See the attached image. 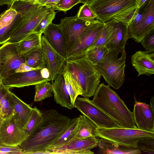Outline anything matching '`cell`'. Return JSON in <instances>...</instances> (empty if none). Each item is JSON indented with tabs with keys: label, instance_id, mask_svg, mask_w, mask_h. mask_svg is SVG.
I'll list each match as a JSON object with an SVG mask.
<instances>
[{
	"label": "cell",
	"instance_id": "44dd1931",
	"mask_svg": "<svg viewBox=\"0 0 154 154\" xmlns=\"http://www.w3.org/2000/svg\"><path fill=\"white\" fill-rule=\"evenodd\" d=\"M52 85L54 99L56 103L70 109L74 108L71 102L62 74H59L57 76Z\"/></svg>",
	"mask_w": 154,
	"mask_h": 154
},
{
	"label": "cell",
	"instance_id": "ba28073f",
	"mask_svg": "<svg viewBox=\"0 0 154 154\" xmlns=\"http://www.w3.org/2000/svg\"><path fill=\"white\" fill-rule=\"evenodd\" d=\"M27 138L25 129L22 127L14 112L2 119L0 126V141L2 145L18 146Z\"/></svg>",
	"mask_w": 154,
	"mask_h": 154
},
{
	"label": "cell",
	"instance_id": "ac0fdd59",
	"mask_svg": "<svg viewBox=\"0 0 154 154\" xmlns=\"http://www.w3.org/2000/svg\"><path fill=\"white\" fill-rule=\"evenodd\" d=\"M106 23L112 26V39L106 46L109 49H125L126 42L130 38L128 26L115 20Z\"/></svg>",
	"mask_w": 154,
	"mask_h": 154
},
{
	"label": "cell",
	"instance_id": "74e56055",
	"mask_svg": "<svg viewBox=\"0 0 154 154\" xmlns=\"http://www.w3.org/2000/svg\"><path fill=\"white\" fill-rule=\"evenodd\" d=\"M76 16L78 19L86 21H93L96 20V17L89 5L86 4L80 7Z\"/></svg>",
	"mask_w": 154,
	"mask_h": 154
},
{
	"label": "cell",
	"instance_id": "7c38bea8",
	"mask_svg": "<svg viewBox=\"0 0 154 154\" xmlns=\"http://www.w3.org/2000/svg\"><path fill=\"white\" fill-rule=\"evenodd\" d=\"M94 20H83L78 19L76 15L61 19L57 25L64 36L66 54L85 29Z\"/></svg>",
	"mask_w": 154,
	"mask_h": 154
},
{
	"label": "cell",
	"instance_id": "484cf974",
	"mask_svg": "<svg viewBox=\"0 0 154 154\" xmlns=\"http://www.w3.org/2000/svg\"><path fill=\"white\" fill-rule=\"evenodd\" d=\"M9 89L2 84L0 85V109L2 119L7 117L14 112L11 92Z\"/></svg>",
	"mask_w": 154,
	"mask_h": 154
},
{
	"label": "cell",
	"instance_id": "d590c367",
	"mask_svg": "<svg viewBox=\"0 0 154 154\" xmlns=\"http://www.w3.org/2000/svg\"><path fill=\"white\" fill-rule=\"evenodd\" d=\"M41 6L38 4H33L19 0L15 1L11 7L17 13L23 16L37 9Z\"/></svg>",
	"mask_w": 154,
	"mask_h": 154
},
{
	"label": "cell",
	"instance_id": "816d5d0a",
	"mask_svg": "<svg viewBox=\"0 0 154 154\" xmlns=\"http://www.w3.org/2000/svg\"><path fill=\"white\" fill-rule=\"evenodd\" d=\"M2 116L1 115V114H0V122L2 120Z\"/></svg>",
	"mask_w": 154,
	"mask_h": 154
},
{
	"label": "cell",
	"instance_id": "e0dca14e",
	"mask_svg": "<svg viewBox=\"0 0 154 154\" xmlns=\"http://www.w3.org/2000/svg\"><path fill=\"white\" fill-rule=\"evenodd\" d=\"M132 112L137 128L154 133V111L149 105L136 101Z\"/></svg>",
	"mask_w": 154,
	"mask_h": 154
},
{
	"label": "cell",
	"instance_id": "11a10c76",
	"mask_svg": "<svg viewBox=\"0 0 154 154\" xmlns=\"http://www.w3.org/2000/svg\"><path fill=\"white\" fill-rule=\"evenodd\" d=\"M18 0H14V2L15 1H18Z\"/></svg>",
	"mask_w": 154,
	"mask_h": 154
},
{
	"label": "cell",
	"instance_id": "603a6c76",
	"mask_svg": "<svg viewBox=\"0 0 154 154\" xmlns=\"http://www.w3.org/2000/svg\"><path fill=\"white\" fill-rule=\"evenodd\" d=\"M11 96L14 112L22 127L25 129L31 115L32 108L11 92Z\"/></svg>",
	"mask_w": 154,
	"mask_h": 154
},
{
	"label": "cell",
	"instance_id": "836d02e7",
	"mask_svg": "<svg viewBox=\"0 0 154 154\" xmlns=\"http://www.w3.org/2000/svg\"><path fill=\"white\" fill-rule=\"evenodd\" d=\"M42 117V112L36 107L32 108L31 115L24 129L27 138L33 132L38 125Z\"/></svg>",
	"mask_w": 154,
	"mask_h": 154
},
{
	"label": "cell",
	"instance_id": "f907efd6",
	"mask_svg": "<svg viewBox=\"0 0 154 154\" xmlns=\"http://www.w3.org/2000/svg\"><path fill=\"white\" fill-rule=\"evenodd\" d=\"M23 1L33 4H36L37 0H20Z\"/></svg>",
	"mask_w": 154,
	"mask_h": 154
},
{
	"label": "cell",
	"instance_id": "7dc6e473",
	"mask_svg": "<svg viewBox=\"0 0 154 154\" xmlns=\"http://www.w3.org/2000/svg\"><path fill=\"white\" fill-rule=\"evenodd\" d=\"M147 0H137V4L139 8Z\"/></svg>",
	"mask_w": 154,
	"mask_h": 154
},
{
	"label": "cell",
	"instance_id": "277c9868",
	"mask_svg": "<svg viewBox=\"0 0 154 154\" xmlns=\"http://www.w3.org/2000/svg\"><path fill=\"white\" fill-rule=\"evenodd\" d=\"M62 71L69 73L77 82L81 87L83 97L89 98L94 95L100 84L101 75L85 55L76 59H66Z\"/></svg>",
	"mask_w": 154,
	"mask_h": 154
},
{
	"label": "cell",
	"instance_id": "5b68a950",
	"mask_svg": "<svg viewBox=\"0 0 154 154\" xmlns=\"http://www.w3.org/2000/svg\"><path fill=\"white\" fill-rule=\"evenodd\" d=\"M125 49H109L104 58L94 66L108 85L116 89L120 88L125 80Z\"/></svg>",
	"mask_w": 154,
	"mask_h": 154
},
{
	"label": "cell",
	"instance_id": "8fae6325",
	"mask_svg": "<svg viewBox=\"0 0 154 154\" xmlns=\"http://www.w3.org/2000/svg\"><path fill=\"white\" fill-rule=\"evenodd\" d=\"M139 8L143 14L140 20L137 24L128 26L130 38L137 43L154 30V0H147Z\"/></svg>",
	"mask_w": 154,
	"mask_h": 154
},
{
	"label": "cell",
	"instance_id": "bcb514c9",
	"mask_svg": "<svg viewBox=\"0 0 154 154\" xmlns=\"http://www.w3.org/2000/svg\"><path fill=\"white\" fill-rule=\"evenodd\" d=\"M14 2V0H0V5H6L9 8Z\"/></svg>",
	"mask_w": 154,
	"mask_h": 154
},
{
	"label": "cell",
	"instance_id": "db71d44e",
	"mask_svg": "<svg viewBox=\"0 0 154 154\" xmlns=\"http://www.w3.org/2000/svg\"><path fill=\"white\" fill-rule=\"evenodd\" d=\"M1 109H0V114H1Z\"/></svg>",
	"mask_w": 154,
	"mask_h": 154
},
{
	"label": "cell",
	"instance_id": "9c48e42d",
	"mask_svg": "<svg viewBox=\"0 0 154 154\" xmlns=\"http://www.w3.org/2000/svg\"><path fill=\"white\" fill-rule=\"evenodd\" d=\"M104 24L98 20H95L85 29L67 53L66 59H76L85 56L87 49L96 39Z\"/></svg>",
	"mask_w": 154,
	"mask_h": 154
},
{
	"label": "cell",
	"instance_id": "ab89813d",
	"mask_svg": "<svg viewBox=\"0 0 154 154\" xmlns=\"http://www.w3.org/2000/svg\"><path fill=\"white\" fill-rule=\"evenodd\" d=\"M80 0H60L51 8L55 10L66 12L74 6L80 3Z\"/></svg>",
	"mask_w": 154,
	"mask_h": 154
},
{
	"label": "cell",
	"instance_id": "9a60e30c",
	"mask_svg": "<svg viewBox=\"0 0 154 154\" xmlns=\"http://www.w3.org/2000/svg\"><path fill=\"white\" fill-rule=\"evenodd\" d=\"M41 69L25 72H15L2 79V83L4 86L10 89L35 85L51 81V79H45L42 77L40 73Z\"/></svg>",
	"mask_w": 154,
	"mask_h": 154
},
{
	"label": "cell",
	"instance_id": "30bf717a",
	"mask_svg": "<svg viewBox=\"0 0 154 154\" xmlns=\"http://www.w3.org/2000/svg\"><path fill=\"white\" fill-rule=\"evenodd\" d=\"M17 44L7 42L0 47V71L2 79L15 72L20 65L25 63L24 57L17 51Z\"/></svg>",
	"mask_w": 154,
	"mask_h": 154
},
{
	"label": "cell",
	"instance_id": "4316f807",
	"mask_svg": "<svg viewBox=\"0 0 154 154\" xmlns=\"http://www.w3.org/2000/svg\"><path fill=\"white\" fill-rule=\"evenodd\" d=\"M79 117L71 119L67 128L56 141L51 146L48 151L59 147L75 137Z\"/></svg>",
	"mask_w": 154,
	"mask_h": 154
},
{
	"label": "cell",
	"instance_id": "d6986e66",
	"mask_svg": "<svg viewBox=\"0 0 154 154\" xmlns=\"http://www.w3.org/2000/svg\"><path fill=\"white\" fill-rule=\"evenodd\" d=\"M132 65L138 73V76L154 74V53L138 51L131 56Z\"/></svg>",
	"mask_w": 154,
	"mask_h": 154
},
{
	"label": "cell",
	"instance_id": "f35d334b",
	"mask_svg": "<svg viewBox=\"0 0 154 154\" xmlns=\"http://www.w3.org/2000/svg\"><path fill=\"white\" fill-rule=\"evenodd\" d=\"M137 148L141 151L150 154H154V138H146L139 140Z\"/></svg>",
	"mask_w": 154,
	"mask_h": 154
},
{
	"label": "cell",
	"instance_id": "d4e9b609",
	"mask_svg": "<svg viewBox=\"0 0 154 154\" xmlns=\"http://www.w3.org/2000/svg\"><path fill=\"white\" fill-rule=\"evenodd\" d=\"M76 128L75 137H96L97 126L89 118L83 115H80Z\"/></svg>",
	"mask_w": 154,
	"mask_h": 154
},
{
	"label": "cell",
	"instance_id": "f1b7e54d",
	"mask_svg": "<svg viewBox=\"0 0 154 154\" xmlns=\"http://www.w3.org/2000/svg\"><path fill=\"white\" fill-rule=\"evenodd\" d=\"M25 63L34 68L39 69L46 66L41 48L33 51L23 56Z\"/></svg>",
	"mask_w": 154,
	"mask_h": 154
},
{
	"label": "cell",
	"instance_id": "1f68e13d",
	"mask_svg": "<svg viewBox=\"0 0 154 154\" xmlns=\"http://www.w3.org/2000/svg\"><path fill=\"white\" fill-rule=\"evenodd\" d=\"M52 85L49 82H46L35 85L34 101H41L53 96Z\"/></svg>",
	"mask_w": 154,
	"mask_h": 154
},
{
	"label": "cell",
	"instance_id": "e575fe53",
	"mask_svg": "<svg viewBox=\"0 0 154 154\" xmlns=\"http://www.w3.org/2000/svg\"><path fill=\"white\" fill-rule=\"evenodd\" d=\"M56 13L54 10L49 8L34 30L33 32L42 35L46 27L52 23Z\"/></svg>",
	"mask_w": 154,
	"mask_h": 154
},
{
	"label": "cell",
	"instance_id": "f546056e",
	"mask_svg": "<svg viewBox=\"0 0 154 154\" xmlns=\"http://www.w3.org/2000/svg\"><path fill=\"white\" fill-rule=\"evenodd\" d=\"M109 51L106 45L97 47L87 51L85 56L91 64L95 66L104 58Z\"/></svg>",
	"mask_w": 154,
	"mask_h": 154
},
{
	"label": "cell",
	"instance_id": "52a82bcc",
	"mask_svg": "<svg viewBox=\"0 0 154 154\" xmlns=\"http://www.w3.org/2000/svg\"><path fill=\"white\" fill-rule=\"evenodd\" d=\"M74 105V108L87 117L98 127L111 128L121 127L116 122L95 105L89 98L77 97Z\"/></svg>",
	"mask_w": 154,
	"mask_h": 154
},
{
	"label": "cell",
	"instance_id": "681fc988",
	"mask_svg": "<svg viewBox=\"0 0 154 154\" xmlns=\"http://www.w3.org/2000/svg\"><path fill=\"white\" fill-rule=\"evenodd\" d=\"M93 0H80V3L84 4H86L89 5Z\"/></svg>",
	"mask_w": 154,
	"mask_h": 154
},
{
	"label": "cell",
	"instance_id": "b9f144b4",
	"mask_svg": "<svg viewBox=\"0 0 154 154\" xmlns=\"http://www.w3.org/2000/svg\"><path fill=\"white\" fill-rule=\"evenodd\" d=\"M24 151L18 146L13 147L5 145L0 146V154H23Z\"/></svg>",
	"mask_w": 154,
	"mask_h": 154
},
{
	"label": "cell",
	"instance_id": "6da1fadb",
	"mask_svg": "<svg viewBox=\"0 0 154 154\" xmlns=\"http://www.w3.org/2000/svg\"><path fill=\"white\" fill-rule=\"evenodd\" d=\"M42 112L38 125L19 146L23 154H51L48 149L66 129L71 120L54 109Z\"/></svg>",
	"mask_w": 154,
	"mask_h": 154
},
{
	"label": "cell",
	"instance_id": "cb8c5ba5",
	"mask_svg": "<svg viewBox=\"0 0 154 154\" xmlns=\"http://www.w3.org/2000/svg\"><path fill=\"white\" fill-rule=\"evenodd\" d=\"M42 35L32 32L17 42V48L19 54L23 56L41 48Z\"/></svg>",
	"mask_w": 154,
	"mask_h": 154
},
{
	"label": "cell",
	"instance_id": "8d00e7d4",
	"mask_svg": "<svg viewBox=\"0 0 154 154\" xmlns=\"http://www.w3.org/2000/svg\"><path fill=\"white\" fill-rule=\"evenodd\" d=\"M18 13L11 7L0 15V29L6 27L14 20Z\"/></svg>",
	"mask_w": 154,
	"mask_h": 154
},
{
	"label": "cell",
	"instance_id": "4fadbf2b",
	"mask_svg": "<svg viewBox=\"0 0 154 154\" xmlns=\"http://www.w3.org/2000/svg\"><path fill=\"white\" fill-rule=\"evenodd\" d=\"M49 8L41 6L37 9L22 16V19L7 42H18L33 31Z\"/></svg>",
	"mask_w": 154,
	"mask_h": 154
},
{
	"label": "cell",
	"instance_id": "d6a6232c",
	"mask_svg": "<svg viewBox=\"0 0 154 154\" xmlns=\"http://www.w3.org/2000/svg\"><path fill=\"white\" fill-rule=\"evenodd\" d=\"M22 15L18 13L14 20L10 24L0 29V45L6 43L18 26L22 19Z\"/></svg>",
	"mask_w": 154,
	"mask_h": 154
},
{
	"label": "cell",
	"instance_id": "4dcf8cb0",
	"mask_svg": "<svg viewBox=\"0 0 154 154\" xmlns=\"http://www.w3.org/2000/svg\"><path fill=\"white\" fill-rule=\"evenodd\" d=\"M112 28L111 25L107 23H104L100 32L87 51L95 47L106 45L112 39Z\"/></svg>",
	"mask_w": 154,
	"mask_h": 154
},
{
	"label": "cell",
	"instance_id": "c3c4849f",
	"mask_svg": "<svg viewBox=\"0 0 154 154\" xmlns=\"http://www.w3.org/2000/svg\"><path fill=\"white\" fill-rule=\"evenodd\" d=\"M150 106L152 109L154 111V96H153L150 100Z\"/></svg>",
	"mask_w": 154,
	"mask_h": 154
},
{
	"label": "cell",
	"instance_id": "3957f363",
	"mask_svg": "<svg viewBox=\"0 0 154 154\" xmlns=\"http://www.w3.org/2000/svg\"><path fill=\"white\" fill-rule=\"evenodd\" d=\"M89 5L102 22L115 20L128 26L139 9L137 0H93Z\"/></svg>",
	"mask_w": 154,
	"mask_h": 154
},
{
	"label": "cell",
	"instance_id": "7bdbcfd3",
	"mask_svg": "<svg viewBox=\"0 0 154 154\" xmlns=\"http://www.w3.org/2000/svg\"><path fill=\"white\" fill-rule=\"evenodd\" d=\"M60 0H37L36 4L48 8H52L56 5Z\"/></svg>",
	"mask_w": 154,
	"mask_h": 154
},
{
	"label": "cell",
	"instance_id": "ffe728a7",
	"mask_svg": "<svg viewBox=\"0 0 154 154\" xmlns=\"http://www.w3.org/2000/svg\"><path fill=\"white\" fill-rule=\"evenodd\" d=\"M43 33V36L52 47L65 57L66 52L65 39L58 25L51 23L46 27Z\"/></svg>",
	"mask_w": 154,
	"mask_h": 154
},
{
	"label": "cell",
	"instance_id": "7a4b0ae2",
	"mask_svg": "<svg viewBox=\"0 0 154 154\" xmlns=\"http://www.w3.org/2000/svg\"><path fill=\"white\" fill-rule=\"evenodd\" d=\"M92 102L116 122L121 127L137 128L133 112L110 86L102 83L95 92Z\"/></svg>",
	"mask_w": 154,
	"mask_h": 154
},
{
	"label": "cell",
	"instance_id": "f5cc1de1",
	"mask_svg": "<svg viewBox=\"0 0 154 154\" xmlns=\"http://www.w3.org/2000/svg\"><path fill=\"white\" fill-rule=\"evenodd\" d=\"M1 121H0V125H1ZM2 145H2L1 144V142H0V146H2Z\"/></svg>",
	"mask_w": 154,
	"mask_h": 154
},
{
	"label": "cell",
	"instance_id": "ee69618b",
	"mask_svg": "<svg viewBox=\"0 0 154 154\" xmlns=\"http://www.w3.org/2000/svg\"><path fill=\"white\" fill-rule=\"evenodd\" d=\"M37 69L31 67L25 63L21 64L18 68L16 70L15 72H22L29 71Z\"/></svg>",
	"mask_w": 154,
	"mask_h": 154
},
{
	"label": "cell",
	"instance_id": "7402d4cb",
	"mask_svg": "<svg viewBox=\"0 0 154 154\" xmlns=\"http://www.w3.org/2000/svg\"><path fill=\"white\" fill-rule=\"evenodd\" d=\"M98 146L101 152L104 154H137L142 153L137 148L122 145L103 138L99 139Z\"/></svg>",
	"mask_w": 154,
	"mask_h": 154
},
{
	"label": "cell",
	"instance_id": "83f0119b",
	"mask_svg": "<svg viewBox=\"0 0 154 154\" xmlns=\"http://www.w3.org/2000/svg\"><path fill=\"white\" fill-rule=\"evenodd\" d=\"M63 75L66 88L69 93L71 102L73 105L75 101L79 95H82V90L79 84L67 72L62 71L61 73Z\"/></svg>",
	"mask_w": 154,
	"mask_h": 154
},
{
	"label": "cell",
	"instance_id": "60d3db41",
	"mask_svg": "<svg viewBox=\"0 0 154 154\" xmlns=\"http://www.w3.org/2000/svg\"><path fill=\"white\" fill-rule=\"evenodd\" d=\"M140 42L148 53L154 52V30L147 35Z\"/></svg>",
	"mask_w": 154,
	"mask_h": 154
},
{
	"label": "cell",
	"instance_id": "2e32d148",
	"mask_svg": "<svg viewBox=\"0 0 154 154\" xmlns=\"http://www.w3.org/2000/svg\"><path fill=\"white\" fill-rule=\"evenodd\" d=\"M41 48L52 82L61 73L66 59L52 47L43 35L41 37Z\"/></svg>",
	"mask_w": 154,
	"mask_h": 154
},
{
	"label": "cell",
	"instance_id": "f6af8a7d",
	"mask_svg": "<svg viewBox=\"0 0 154 154\" xmlns=\"http://www.w3.org/2000/svg\"><path fill=\"white\" fill-rule=\"evenodd\" d=\"M40 73L42 78L45 79H51L49 71L46 66L41 68Z\"/></svg>",
	"mask_w": 154,
	"mask_h": 154
},
{
	"label": "cell",
	"instance_id": "5bb4252c",
	"mask_svg": "<svg viewBox=\"0 0 154 154\" xmlns=\"http://www.w3.org/2000/svg\"><path fill=\"white\" fill-rule=\"evenodd\" d=\"M99 139L96 137H74L61 146L52 150L53 154H90L98 146Z\"/></svg>",
	"mask_w": 154,
	"mask_h": 154
},
{
	"label": "cell",
	"instance_id": "8992f818",
	"mask_svg": "<svg viewBox=\"0 0 154 154\" xmlns=\"http://www.w3.org/2000/svg\"><path fill=\"white\" fill-rule=\"evenodd\" d=\"M96 136L137 148L138 141L146 138H154V133L143 131L137 128L98 127L97 129Z\"/></svg>",
	"mask_w": 154,
	"mask_h": 154
}]
</instances>
